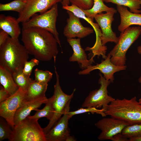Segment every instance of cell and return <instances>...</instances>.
Masks as SVG:
<instances>
[{"mask_svg":"<svg viewBox=\"0 0 141 141\" xmlns=\"http://www.w3.org/2000/svg\"><path fill=\"white\" fill-rule=\"evenodd\" d=\"M21 40L29 54L42 61L54 58L55 62L58 54L57 42L49 32L37 27L22 30Z\"/></svg>","mask_w":141,"mask_h":141,"instance_id":"cell-1","label":"cell"},{"mask_svg":"<svg viewBox=\"0 0 141 141\" xmlns=\"http://www.w3.org/2000/svg\"><path fill=\"white\" fill-rule=\"evenodd\" d=\"M29 54L18 38L10 36L0 46V66L11 74L23 69L25 63L29 58Z\"/></svg>","mask_w":141,"mask_h":141,"instance_id":"cell-2","label":"cell"},{"mask_svg":"<svg viewBox=\"0 0 141 141\" xmlns=\"http://www.w3.org/2000/svg\"><path fill=\"white\" fill-rule=\"evenodd\" d=\"M104 112L106 115L121 120L130 125L141 124V104L136 96L129 99H115Z\"/></svg>","mask_w":141,"mask_h":141,"instance_id":"cell-3","label":"cell"},{"mask_svg":"<svg viewBox=\"0 0 141 141\" xmlns=\"http://www.w3.org/2000/svg\"><path fill=\"white\" fill-rule=\"evenodd\" d=\"M141 34V27L139 26L128 27L121 33L118 42L109 53L111 61L114 64L125 65L126 53Z\"/></svg>","mask_w":141,"mask_h":141,"instance_id":"cell-4","label":"cell"},{"mask_svg":"<svg viewBox=\"0 0 141 141\" xmlns=\"http://www.w3.org/2000/svg\"><path fill=\"white\" fill-rule=\"evenodd\" d=\"M38 120L27 116L15 125L9 141H46Z\"/></svg>","mask_w":141,"mask_h":141,"instance_id":"cell-5","label":"cell"},{"mask_svg":"<svg viewBox=\"0 0 141 141\" xmlns=\"http://www.w3.org/2000/svg\"><path fill=\"white\" fill-rule=\"evenodd\" d=\"M58 15V4L45 12L36 14L29 20L22 23V30L31 27H37L46 30L51 33L61 47L59 33L56 27V22Z\"/></svg>","mask_w":141,"mask_h":141,"instance_id":"cell-6","label":"cell"},{"mask_svg":"<svg viewBox=\"0 0 141 141\" xmlns=\"http://www.w3.org/2000/svg\"><path fill=\"white\" fill-rule=\"evenodd\" d=\"M54 68L56 82L54 85V94L51 97L54 110V114L52 118L49 120L48 125L43 128L45 135L63 115L67 104L73 98L75 90V89L72 94L69 95L66 94L63 91L60 83L59 76L55 66Z\"/></svg>","mask_w":141,"mask_h":141,"instance_id":"cell-7","label":"cell"},{"mask_svg":"<svg viewBox=\"0 0 141 141\" xmlns=\"http://www.w3.org/2000/svg\"><path fill=\"white\" fill-rule=\"evenodd\" d=\"M98 83L100 85L98 89L90 92L82 105L83 108L94 107L106 110L109 104L115 99L108 94L107 87L111 83L99 73Z\"/></svg>","mask_w":141,"mask_h":141,"instance_id":"cell-8","label":"cell"},{"mask_svg":"<svg viewBox=\"0 0 141 141\" xmlns=\"http://www.w3.org/2000/svg\"><path fill=\"white\" fill-rule=\"evenodd\" d=\"M27 91V89L19 87L14 94L0 102V116L5 120L12 129L15 125V113L25 99Z\"/></svg>","mask_w":141,"mask_h":141,"instance_id":"cell-9","label":"cell"},{"mask_svg":"<svg viewBox=\"0 0 141 141\" xmlns=\"http://www.w3.org/2000/svg\"><path fill=\"white\" fill-rule=\"evenodd\" d=\"M95 125L101 131L98 139L103 140H111L114 136L121 133L124 128L129 125L121 120L111 117H105L100 120Z\"/></svg>","mask_w":141,"mask_h":141,"instance_id":"cell-10","label":"cell"},{"mask_svg":"<svg viewBox=\"0 0 141 141\" xmlns=\"http://www.w3.org/2000/svg\"><path fill=\"white\" fill-rule=\"evenodd\" d=\"M63 0H27L25 6L19 14L17 20L22 23L29 20L34 14L43 13L51 9Z\"/></svg>","mask_w":141,"mask_h":141,"instance_id":"cell-11","label":"cell"},{"mask_svg":"<svg viewBox=\"0 0 141 141\" xmlns=\"http://www.w3.org/2000/svg\"><path fill=\"white\" fill-rule=\"evenodd\" d=\"M71 101L67 104L63 114L45 134L46 141H65L70 135L68 121L70 118L68 114Z\"/></svg>","mask_w":141,"mask_h":141,"instance_id":"cell-12","label":"cell"},{"mask_svg":"<svg viewBox=\"0 0 141 141\" xmlns=\"http://www.w3.org/2000/svg\"><path fill=\"white\" fill-rule=\"evenodd\" d=\"M117 10L101 13L96 15L94 19L99 26L102 32L101 39L103 45L108 42L116 44L119 38L112 29L111 24L114 20V15Z\"/></svg>","mask_w":141,"mask_h":141,"instance_id":"cell-13","label":"cell"},{"mask_svg":"<svg viewBox=\"0 0 141 141\" xmlns=\"http://www.w3.org/2000/svg\"><path fill=\"white\" fill-rule=\"evenodd\" d=\"M69 17L66 20V24L64 28L63 34L67 39L81 38L93 33V29L83 26L80 18L75 15L71 11L67 10Z\"/></svg>","mask_w":141,"mask_h":141,"instance_id":"cell-14","label":"cell"},{"mask_svg":"<svg viewBox=\"0 0 141 141\" xmlns=\"http://www.w3.org/2000/svg\"><path fill=\"white\" fill-rule=\"evenodd\" d=\"M111 56L109 53L104 60L101 63L95 65H92L87 68L79 71V75H87L90 74L92 71L96 69L99 70L103 75V77L107 80L113 83L114 80V74L116 72L125 70L127 66L126 65L118 66L114 64L111 61Z\"/></svg>","mask_w":141,"mask_h":141,"instance_id":"cell-15","label":"cell"},{"mask_svg":"<svg viewBox=\"0 0 141 141\" xmlns=\"http://www.w3.org/2000/svg\"><path fill=\"white\" fill-rule=\"evenodd\" d=\"M67 41L71 46L73 53L69 58L70 62H77L80 65V68L84 69L92 65L94 62L93 56L88 60L85 51L82 48L80 38L67 39Z\"/></svg>","mask_w":141,"mask_h":141,"instance_id":"cell-16","label":"cell"},{"mask_svg":"<svg viewBox=\"0 0 141 141\" xmlns=\"http://www.w3.org/2000/svg\"><path fill=\"white\" fill-rule=\"evenodd\" d=\"M48 100L45 96L25 100L24 99L16 111L14 118L15 125L30 115L31 111L40 107L43 104H45Z\"/></svg>","mask_w":141,"mask_h":141,"instance_id":"cell-17","label":"cell"},{"mask_svg":"<svg viewBox=\"0 0 141 141\" xmlns=\"http://www.w3.org/2000/svg\"><path fill=\"white\" fill-rule=\"evenodd\" d=\"M116 7L120 17V23L118 29L121 32L131 25L141 26V14L132 13L127 7L124 6L117 5Z\"/></svg>","mask_w":141,"mask_h":141,"instance_id":"cell-18","label":"cell"},{"mask_svg":"<svg viewBox=\"0 0 141 141\" xmlns=\"http://www.w3.org/2000/svg\"><path fill=\"white\" fill-rule=\"evenodd\" d=\"M19 23L15 17L2 14L0 15V28L11 37L18 38L21 33Z\"/></svg>","mask_w":141,"mask_h":141,"instance_id":"cell-19","label":"cell"},{"mask_svg":"<svg viewBox=\"0 0 141 141\" xmlns=\"http://www.w3.org/2000/svg\"><path fill=\"white\" fill-rule=\"evenodd\" d=\"M0 82L10 95L15 93L19 88L14 81L11 73L6 68L1 66Z\"/></svg>","mask_w":141,"mask_h":141,"instance_id":"cell-20","label":"cell"},{"mask_svg":"<svg viewBox=\"0 0 141 141\" xmlns=\"http://www.w3.org/2000/svg\"><path fill=\"white\" fill-rule=\"evenodd\" d=\"M48 84L40 83L34 80L29 86L27 89L25 100L32 99L40 97L45 96Z\"/></svg>","mask_w":141,"mask_h":141,"instance_id":"cell-21","label":"cell"},{"mask_svg":"<svg viewBox=\"0 0 141 141\" xmlns=\"http://www.w3.org/2000/svg\"><path fill=\"white\" fill-rule=\"evenodd\" d=\"M93 1V4L92 8L88 10H83L86 16L93 20L96 15L103 12H107L117 10L113 8L107 6L104 4L103 0Z\"/></svg>","mask_w":141,"mask_h":141,"instance_id":"cell-22","label":"cell"},{"mask_svg":"<svg viewBox=\"0 0 141 141\" xmlns=\"http://www.w3.org/2000/svg\"><path fill=\"white\" fill-rule=\"evenodd\" d=\"M45 104V106L41 110L37 109L35 110L36 112L35 114L33 116L29 115L28 116V117L31 119L38 120L43 117H46L49 120H51L54 114V110L51 97L48 98Z\"/></svg>","mask_w":141,"mask_h":141,"instance_id":"cell-23","label":"cell"},{"mask_svg":"<svg viewBox=\"0 0 141 141\" xmlns=\"http://www.w3.org/2000/svg\"><path fill=\"white\" fill-rule=\"evenodd\" d=\"M104 2L128 7L130 8V11L132 13H141V10H139L141 7L140 0H104Z\"/></svg>","mask_w":141,"mask_h":141,"instance_id":"cell-24","label":"cell"},{"mask_svg":"<svg viewBox=\"0 0 141 141\" xmlns=\"http://www.w3.org/2000/svg\"><path fill=\"white\" fill-rule=\"evenodd\" d=\"M23 69H21L12 74L14 81L19 86L27 89L29 86L34 80L25 75L23 72Z\"/></svg>","mask_w":141,"mask_h":141,"instance_id":"cell-25","label":"cell"},{"mask_svg":"<svg viewBox=\"0 0 141 141\" xmlns=\"http://www.w3.org/2000/svg\"><path fill=\"white\" fill-rule=\"evenodd\" d=\"M26 4V1L22 0H14L6 4H0V11H12L17 12L19 14L21 13L24 9Z\"/></svg>","mask_w":141,"mask_h":141,"instance_id":"cell-26","label":"cell"},{"mask_svg":"<svg viewBox=\"0 0 141 141\" xmlns=\"http://www.w3.org/2000/svg\"><path fill=\"white\" fill-rule=\"evenodd\" d=\"M13 129L5 120L1 116L0 118V141L10 138Z\"/></svg>","mask_w":141,"mask_h":141,"instance_id":"cell-27","label":"cell"},{"mask_svg":"<svg viewBox=\"0 0 141 141\" xmlns=\"http://www.w3.org/2000/svg\"><path fill=\"white\" fill-rule=\"evenodd\" d=\"M35 80L43 84H48L52 78L53 74L49 71H44L36 68L34 71Z\"/></svg>","mask_w":141,"mask_h":141,"instance_id":"cell-28","label":"cell"},{"mask_svg":"<svg viewBox=\"0 0 141 141\" xmlns=\"http://www.w3.org/2000/svg\"><path fill=\"white\" fill-rule=\"evenodd\" d=\"M122 133L126 137L130 138L141 136V124L129 125L123 130Z\"/></svg>","mask_w":141,"mask_h":141,"instance_id":"cell-29","label":"cell"},{"mask_svg":"<svg viewBox=\"0 0 141 141\" xmlns=\"http://www.w3.org/2000/svg\"><path fill=\"white\" fill-rule=\"evenodd\" d=\"M87 112H91L92 114L96 113L100 115L103 117H105L107 116L104 109H99L94 107H86L85 108L83 107L74 111H69L68 113L71 118L73 115Z\"/></svg>","mask_w":141,"mask_h":141,"instance_id":"cell-30","label":"cell"},{"mask_svg":"<svg viewBox=\"0 0 141 141\" xmlns=\"http://www.w3.org/2000/svg\"><path fill=\"white\" fill-rule=\"evenodd\" d=\"M69 1L72 5L84 10L91 9L93 4V0H69Z\"/></svg>","mask_w":141,"mask_h":141,"instance_id":"cell-31","label":"cell"},{"mask_svg":"<svg viewBox=\"0 0 141 141\" xmlns=\"http://www.w3.org/2000/svg\"><path fill=\"white\" fill-rule=\"evenodd\" d=\"M39 60L34 58L29 61H27L25 63L23 72L26 76L30 77L34 67L39 65Z\"/></svg>","mask_w":141,"mask_h":141,"instance_id":"cell-32","label":"cell"},{"mask_svg":"<svg viewBox=\"0 0 141 141\" xmlns=\"http://www.w3.org/2000/svg\"><path fill=\"white\" fill-rule=\"evenodd\" d=\"M11 95L2 85L0 87V102L4 101Z\"/></svg>","mask_w":141,"mask_h":141,"instance_id":"cell-33","label":"cell"},{"mask_svg":"<svg viewBox=\"0 0 141 141\" xmlns=\"http://www.w3.org/2000/svg\"><path fill=\"white\" fill-rule=\"evenodd\" d=\"M112 141H129V138L125 137L121 133H118L112 138Z\"/></svg>","mask_w":141,"mask_h":141,"instance_id":"cell-34","label":"cell"},{"mask_svg":"<svg viewBox=\"0 0 141 141\" xmlns=\"http://www.w3.org/2000/svg\"><path fill=\"white\" fill-rule=\"evenodd\" d=\"M9 34L4 31H0V46L4 44L9 37Z\"/></svg>","mask_w":141,"mask_h":141,"instance_id":"cell-35","label":"cell"},{"mask_svg":"<svg viewBox=\"0 0 141 141\" xmlns=\"http://www.w3.org/2000/svg\"><path fill=\"white\" fill-rule=\"evenodd\" d=\"M129 139V141H141V136L131 137Z\"/></svg>","mask_w":141,"mask_h":141,"instance_id":"cell-36","label":"cell"},{"mask_svg":"<svg viewBox=\"0 0 141 141\" xmlns=\"http://www.w3.org/2000/svg\"><path fill=\"white\" fill-rule=\"evenodd\" d=\"M61 3L62 6H64L69 5L70 2L69 0H63Z\"/></svg>","mask_w":141,"mask_h":141,"instance_id":"cell-37","label":"cell"},{"mask_svg":"<svg viewBox=\"0 0 141 141\" xmlns=\"http://www.w3.org/2000/svg\"><path fill=\"white\" fill-rule=\"evenodd\" d=\"M76 139L74 137L72 136L69 135L66 139L65 141H75Z\"/></svg>","mask_w":141,"mask_h":141,"instance_id":"cell-38","label":"cell"},{"mask_svg":"<svg viewBox=\"0 0 141 141\" xmlns=\"http://www.w3.org/2000/svg\"><path fill=\"white\" fill-rule=\"evenodd\" d=\"M137 50L138 53L139 54L141 55V45L138 47Z\"/></svg>","mask_w":141,"mask_h":141,"instance_id":"cell-39","label":"cell"},{"mask_svg":"<svg viewBox=\"0 0 141 141\" xmlns=\"http://www.w3.org/2000/svg\"><path fill=\"white\" fill-rule=\"evenodd\" d=\"M138 82L141 84V76L139 77L138 79Z\"/></svg>","mask_w":141,"mask_h":141,"instance_id":"cell-40","label":"cell"},{"mask_svg":"<svg viewBox=\"0 0 141 141\" xmlns=\"http://www.w3.org/2000/svg\"><path fill=\"white\" fill-rule=\"evenodd\" d=\"M138 102L140 104H141V98L139 99Z\"/></svg>","mask_w":141,"mask_h":141,"instance_id":"cell-41","label":"cell"},{"mask_svg":"<svg viewBox=\"0 0 141 141\" xmlns=\"http://www.w3.org/2000/svg\"><path fill=\"white\" fill-rule=\"evenodd\" d=\"M140 5H141L140 8H141V0H140Z\"/></svg>","mask_w":141,"mask_h":141,"instance_id":"cell-42","label":"cell"},{"mask_svg":"<svg viewBox=\"0 0 141 141\" xmlns=\"http://www.w3.org/2000/svg\"><path fill=\"white\" fill-rule=\"evenodd\" d=\"M22 0L26 1L27 0Z\"/></svg>","mask_w":141,"mask_h":141,"instance_id":"cell-43","label":"cell"},{"mask_svg":"<svg viewBox=\"0 0 141 141\" xmlns=\"http://www.w3.org/2000/svg\"><path fill=\"white\" fill-rule=\"evenodd\" d=\"M103 0V1L104 2V0Z\"/></svg>","mask_w":141,"mask_h":141,"instance_id":"cell-44","label":"cell"}]
</instances>
